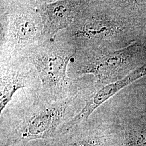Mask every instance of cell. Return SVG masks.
I'll return each instance as SVG.
<instances>
[{
    "mask_svg": "<svg viewBox=\"0 0 146 146\" xmlns=\"http://www.w3.org/2000/svg\"><path fill=\"white\" fill-rule=\"evenodd\" d=\"M131 26L121 2L88 1L73 23L55 39L75 51L118 50L127 43Z\"/></svg>",
    "mask_w": 146,
    "mask_h": 146,
    "instance_id": "obj_1",
    "label": "cell"
},
{
    "mask_svg": "<svg viewBox=\"0 0 146 146\" xmlns=\"http://www.w3.org/2000/svg\"><path fill=\"white\" fill-rule=\"evenodd\" d=\"M43 42L36 0H1L0 61L24 60Z\"/></svg>",
    "mask_w": 146,
    "mask_h": 146,
    "instance_id": "obj_2",
    "label": "cell"
},
{
    "mask_svg": "<svg viewBox=\"0 0 146 146\" xmlns=\"http://www.w3.org/2000/svg\"><path fill=\"white\" fill-rule=\"evenodd\" d=\"M83 101L81 92L58 100L45 99L40 94L35 95L32 104L20 113L14 134L5 146L54 135L59 125L81 110Z\"/></svg>",
    "mask_w": 146,
    "mask_h": 146,
    "instance_id": "obj_3",
    "label": "cell"
},
{
    "mask_svg": "<svg viewBox=\"0 0 146 146\" xmlns=\"http://www.w3.org/2000/svg\"><path fill=\"white\" fill-rule=\"evenodd\" d=\"M75 52L68 43L54 39L42 42L24 59L38 73L42 84L40 95L43 98L63 99L80 92L76 80L68 75V66Z\"/></svg>",
    "mask_w": 146,
    "mask_h": 146,
    "instance_id": "obj_4",
    "label": "cell"
},
{
    "mask_svg": "<svg viewBox=\"0 0 146 146\" xmlns=\"http://www.w3.org/2000/svg\"><path fill=\"white\" fill-rule=\"evenodd\" d=\"M141 50L136 43L118 50L76 51L68 66V76L76 79L90 75L99 85L116 82L131 72Z\"/></svg>",
    "mask_w": 146,
    "mask_h": 146,
    "instance_id": "obj_5",
    "label": "cell"
},
{
    "mask_svg": "<svg viewBox=\"0 0 146 146\" xmlns=\"http://www.w3.org/2000/svg\"><path fill=\"white\" fill-rule=\"evenodd\" d=\"M27 88L40 94L42 84L34 67L26 60L0 61V112H3L19 89Z\"/></svg>",
    "mask_w": 146,
    "mask_h": 146,
    "instance_id": "obj_6",
    "label": "cell"
},
{
    "mask_svg": "<svg viewBox=\"0 0 146 146\" xmlns=\"http://www.w3.org/2000/svg\"><path fill=\"white\" fill-rule=\"evenodd\" d=\"M88 0L37 1V9L42 19L44 41L54 40L70 26Z\"/></svg>",
    "mask_w": 146,
    "mask_h": 146,
    "instance_id": "obj_7",
    "label": "cell"
},
{
    "mask_svg": "<svg viewBox=\"0 0 146 146\" xmlns=\"http://www.w3.org/2000/svg\"><path fill=\"white\" fill-rule=\"evenodd\" d=\"M145 75L146 63L116 82L104 85H99L94 82L95 89L89 92V93L82 94L84 102V107L77 115L66 122L63 127V131H69L73 127L86 121L100 106L136 80ZM86 92L88 93V92Z\"/></svg>",
    "mask_w": 146,
    "mask_h": 146,
    "instance_id": "obj_8",
    "label": "cell"
},
{
    "mask_svg": "<svg viewBox=\"0 0 146 146\" xmlns=\"http://www.w3.org/2000/svg\"><path fill=\"white\" fill-rule=\"evenodd\" d=\"M121 146H146V129H134L127 133Z\"/></svg>",
    "mask_w": 146,
    "mask_h": 146,
    "instance_id": "obj_9",
    "label": "cell"
},
{
    "mask_svg": "<svg viewBox=\"0 0 146 146\" xmlns=\"http://www.w3.org/2000/svg\"><path fill=\"white\" fill-rule=\"evenodd\" d=\"M104 137L98 134H92L78 138L64 146H104Z\"/></svg>",
    "mask_w": 146,
    "mask_h": 146,
    "instance_id": "obj_10",
    "label": "cell"
}]
</instances>
